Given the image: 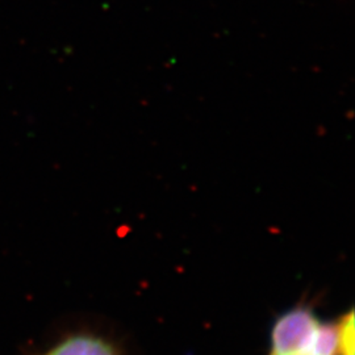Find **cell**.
Instances as JSON below:
<instances>
[{
    "instance_id": "obj_1",
    "label": "cell",
    "mask_w": 355,
    "mask_h": 355,
    "mask_svg": "<svg viewBox=\"0 0 355 355\" xmlns=\"http://www.w3.org/2000/svg\"><path fill=\"white\" fill-rule=\"evenodd\" d=\"M270 355H337L336 322L321 320L311 308L295 306L275 320Z\"/></svg>"
},
{
    "instance_id": "obj_2",
    "label": "cell",
    "mask_w": 355,
    "mask_h": 355,
    "mask_svg": "<svg viewBox=\"0 0 355 355\" xmlns=\"http://www.w3.org/2000/svg\"><path fill=\"white\" fill-rule=\"evenodd\" d=\"M40 355H120L114 343L94 333H74Z\"/></svg>"
},
{
    "instance_id": "obj_3",
    "label": "cell",
    "mask_w": 355,
    "mask_h": 355,
    "mask_svg": "<svg viewBox=\"0 0 355 355\" xmlns=\"http://www.w3.org/2000/svg\"><path fill=\"white\" fill-rule=\"evenodd\" d=\"M354 312L353 309L336 322L337 355H354Z\"/></svg>"
}]
</instances>
